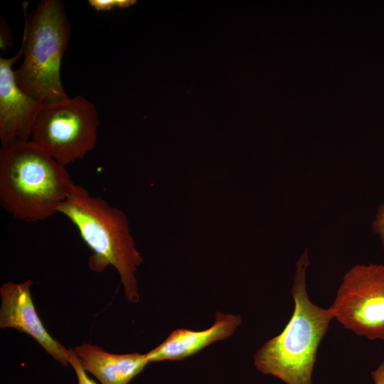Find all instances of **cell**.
I'll use <instances>...</instances> for the list:
<instances>
[{"label":"cell","instance_id":"obj_1","mask_svg":"<svg viewBox=\"0 0 384 384\" xmlns=\"http://www.w3.org/2000/svg\"><path fill=\"white\" fill-rule=\"evenodd\" d=\"M73 181L66 168L29 141L0 150V203L15 218L45 220L58 213Z\"/></svg>","mask_w":384,"mask_h":384},{"label":"cell","instance_id":"obj_2","mask_svg":"<svg viewBox=\"0 0 384 384\" xmlns=\"http://www.w3.org/2000/svg\"><path fill=\"white\" fill-rule=\"evenodd\" d=\"M58 213L75 225L92 251L89 268L101 272L110 265L114 267L120 276L127 299L138 302L135 272L143 259L136 248L125 214L74 182Z\"/></svg>","mask_w":384,"mask_h":384},{"label":"cell","instance_id":"obj_3","mask_svg":"<svg viewBox=\"0 0 384 384\" xmlns=\"http://www.w3.org/2000/svg\"><path fill=\"white\" fill-rule=\"evenodd\" d=\"M309 265L306 250L296 262L291 290L294 309L283 331L267 341L254 356L255 367L287 384H311L319 344L334 316L329 309L313 304L306 287Z\"/></svg>","mask_w":384,"mask_h":384},{"label":"cell","instance_id":"obj_4","mask_svg":"<svg viewBox=\"0 0 384 384\" xmlns=\"http://www.w3.org/2000/svg\"><path fill=\"white\" fill-rule=\"evenodd\" d=\"M22 62L14 70L18 87L42 103L68 98L60 66L70 36V25L60 0H43L25 12Z\"/></svg>","mask_w":384,"mask_h":384},{"label":"cell","instance_id":"obj_5","mask_svg":"<svg viewBox=\"0 0 384 384\" xmlns=\"http://www.w3.org/2000/svg\"><path fill=\"white\" fill-rule=\"evenodd\" d=\"M99 124L93 103L82 95L68 97L42 105L30 140L66 167L95 147Z\"/></svg>","mask_w":384,"mask_h":384},{"label":"cell","instance_id":"obj_6","mask_svg":"<svg viewBox=\"0 0 384 384\" xmlns=\"http://www.w3.org/2000/svg\"><path fill=\"white\" fill-rule=\"evenodd\" d=\"M329 309L345 329L370 340H384V265L353 267Z\"/></svg>","mask_w":384,"mask_h":384},{"label":"cell","instance_id":"obj_7","mask_svg":"<svg viewBox=\"0 0 384 384\" xmlns=\"http://www.w3.org/2000/svg\"><path fill=\"white\" fill-rule=\"evenodd\" d=\"M23 46L9 58H0V141L6 146L16 141H29L38 111L43 103L18 85L13 65L22 58Z\"/></svg>","mask_w":384,"mask_h":384},{"label":"cell","instance_id":"obj_8","mask_svg":"<svg viewBox=\"0 0 384 384\" xmlns=\"http://www.w3.org/2000/svg\"><path fill=\"white\" fill-rule=\"evenodd\" d=\"M28 279L22 283L11 282L0 288V328H12L31 336L48 353L67 366L68 349L53 338L41 321L33 302Z\"/></svg>","mask_w":384,"mask_h":384},{"label":"cell","instance_id":"obj_9","mask_svg":"<svg viewBox=\"0 0 384 384\" xmlns=\"http://www.w3.org/2000/svg\"><path fill=\"white\" fill-rule=\"evenodd\" d=\"M240 323V316L217 312L215 321L210 328L203 331L176 329L160 345L146 353V358L149 363L184 359L213 342L228 338Z\"/></svg>","mask_w":384,"mask_h":384},{"label":"cell","instance_id":"obj_10","mask_svg":"<svg viewBox=\"0 0 384 384\" xmlns=\"http://www.w3.org/2000/svg\"><path fill=\"white\" fill-rule=\"evenodd\" d=\"M73 350L82 368L101 384H128L149 363L146 354H114L90 343H82Z\"/></svg>","mask_w":384,"mask_h":384},{"label":"cell","instance_id":"obj_11","mask_svg":"<svg viewBox=\"0 0 384 384\" xmlns=\"http://www.w3.org/2000/svg\"><path fill=\"white\" fill-rule=\"evenodd\" d=\"M69 363L73 368L78 378V384H97L91 379L82 368L73 348L68 349Z\"/></svg>","mask_w":384,"mask_h":384},{"label":"cell","instance_id":"obj_12","mask_svg":"<svg viewBox=\"0 0 384 384\" xmlns=\"http://www.w3.org/2000/svg\"><path fill=\"white\" fill-rule=\"evenodd\" d=\"M372 228L373 231L379 235L384 248V203L379 206L375 218L372 223Z\"/></svg>","mask_w":384,"mask_h":384},{"label":"cell","instance_id":"obj_13","mask_svg":"<svg viewBox=\"0 0 384 384\" xmlns=\"http://www.w3.org/2000/svg\"><path fill=\"white\" fill-rule=\"evenodd\" d=\"M88 4L97 11H107L118 8V0H89Z\"/></svg>","mask_w":384,"mask_h":384},{"label":"cell","instance_id":"obj_14","mask_svg":"<svg viewBox=\"0 0 384 384\" xmlns=\"http://www.w3.org/2000/svg\"><path fill=\"white\" fill-rule=\"evenodd\" d=\"M10 31L4 20H1V49L6 50L11 46Z\"/></svg>","mask_w":384,"mask_h":384},{"label":"cell","instance_id":"obj_15","mask_svg":"<svg viewBox=\"0 0 384 384\" xmlns=\"http://www.w3.org/2000/svg\"><path fill=\"white\" fill-rule=\"evenodd\" d=\"M375 384H384V360L376 370L371 372Z\"/></svg>","mask_w":384,"mask_h":384}]
</instances>
